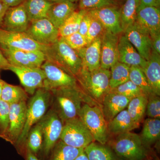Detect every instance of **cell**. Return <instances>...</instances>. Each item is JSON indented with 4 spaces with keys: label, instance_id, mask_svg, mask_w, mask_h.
I'll return each instance as SVG.
<instances>
[{
    "label": "cell",
    "instance_id": "6da1fadb",
    "mask_svg": "<svg viewBox=\"0 0 160 160\" xmlns=\"http://www.w3.org/2000/svg\"><path fill=\"white\" fill-rule=\"evenodd\" d=\"M51 99V92L44 88H40L32 95L27 104L26 123L22 134L15 146L19 154L26 156V142L28 133L31 128L46 114Z\"/></svg>",
    "mask_w": 160,
    "mask_h": 160
},
{
    "label": "cell",
    "instance_id": "7a4b0ae2",
    "mask_svg": "<svg viewBox=\"0 0 160 160\" xmlns=\"http://www.w3.org/2000/svg\"><path fill=\"white\" fill-rule=\"evenodd\" d=\"M53 109L63 123L78 117L86 96L78 86L62 87L50 91Z\"/></svg>",
    "mask_w": 160,
    "mask_h": 160
},
{
    "label": "cell",
    "instance_id": "3957f363",
    "mask_svg": "<svg viewBox=\"0 0 160 160\" xmlns=\"http://www.w3.org/2000/svg\"><path fill=\"white\" fill-rule=\"evenodd\" d=\"M44 53L46 60L75 77L82 67V59L77 52L71 48L62 38H59L53 44L47 46Z\"/></svg>",
    "mask_w": 160,
    "mask_h": 160
},
{
    "label": "cell",
    "instance_id": "277c9868",
    "mask_svg": "<svg viewBox=\"0 0 160 160\" xmlns=\"http://www.w3.org/2000/svg\"><path fill=\"white\" fill-rule=\"evenodd\" d=\"M110 70L100 67L91 71L82 68L75 78L89 96L102 102L103 98L110 90Z\"/></svg>",
    "mask_w": 160,
    "mask_h": 160
},
{
    "label": "cell",
    "instance_id": "5b68a950",
    "mask_svg": "<svg viewBox=\"0 0 160 160\" xmlns=\"http://www.w3.org/2000/svg\"><path fill=\"white\" fill-rule=\"evenodd\" d=\"M109 146L121 159L144 160L148 157V148L142 142L139 135L132 132L118 135Z\"/></svg>",
    "mask_w": 160,
    "mask_h": 160
},
{
    "label": "cell",
    "instance_id": "8992f818",
    "mask_svg": "<svg viewBox=\"0 0 160 160\" xmlns=\"http://www.w3.org/2000/svg\"><path fill=\"white\" fill-rule=\"evenodd\" d=\"M78 117L91 132L95 142L106 145L109 141L108 122L99 106L85 103L80 109Z\"/></svg>",
    "mask_w": 160,
    "mask_h": 160
},
{
    "label": "cell",
    "instance_id": "52a82bcc",
    "mask_svg": "<svg viewBox=\"0 0 160 160\" xmlns=\"http://www.w3.org/2000/svg\"><path fill=\"white\" fill-rule=\"evenodd\" d=\"M60 139L69 146L84 149L95 142L91 132L78 117L64 123Z\"/></svg>",
    "mask_w": 160,
    "mask_h": 160
},
{
    "label": "cell",
    "instance_id": "ba28073f",
    "mask_svg": "<svg viewBox=\"0 0 160 160\" xmlns=\"http://www.w3.org/2000/svg\"><path fill=\"white\" fill-rule=\"evenodd\" d=\"M38 123L43 134V146L41 151L43 157L47 158L56 143L60 140L64 123L52 109L46 112Z\"/></svg>",
    "mask_w": 160,
    "mask_h": 160
},
{
    "label": "cell",
    "instance_id": "9c48e42d",
    "mask_svg": "<svg viewBox=\"0 0 160 160\" xmlns=\"http://www.w3.org/2000/svg\"><path fill=\"white\" fill-rule=\"evenodd\" d=\"M41 68L46 75L43 88L46 90L50 91L62 87L78 86L76 78L49 61L46 60Z\"/></svg>",
    "mask_w": 160,
    "mask_h": 160
},
{
    "label": "cell",
    "instance_id": "30bf717a",
    "mask_svg": "<svg viewBox=\"0 0 160 160\" xmlns=\"http://www.w3.org/2000/svg\"><path fill=\"white\" fill-rule=\"evenodd\" d=\"M0 46L23 50H46V46L35 41L26 32H13L0 28Z\"/></svg>",
    "mask_w": 160,
    "mask_h": 160
},
{
    "label": "cell",
    "instance_id": "8fae6325",
    "mask_svg": "<svg viewBox=\"0 0 160 160\" xmlns=\"http://www.w3.org/2000/svg\"><path fill=\"white\" fill-rule=\"evenodd\" d=\"M8 70L17 76L28 94L32 95L37 89L43 87L46 75L41 67H18L10 65Z\"/></svg>",
    "mask_w": 160,
    "mask_h": 160
},
{
    "label": "cell",
    "instance_id": "7c38bea8",
    "mask_svg": "<svg viewBox=\"0 0 160 160\" xmlns=\"http://www.w3.org/2000/svg\"><path fill=\"white\" fill-rule=\"evenodd\" d=\"M26 32L35 41L45 46L53 44L60 38L58 29L47 18L30 22Z\"/></svg>",
    "mask_w": 160,
    "mask_h": 160
},
{
    "label": "cell",
    "instance_id": "4fadbf2b",
    "mask_svg": "<svg viewBox=\"0 0 160 160\" xmlns=\"http://www.w3.org/2000/svg\"><path fill=\"white\" fill-rule=\"evenodd\" d=\"M26 102L10 105L8 130L4 139L15 146L22 134L26 120Z\"/></svg>",
    "mask_w": 160,
    "mask_h": 160
},
{
    "label": "cell",
    "instance_id": "5bb4252c",
    "mask_svg": "<svg viewBox=\"0 0 160 160\" xmlns=\"http://www.w3.org/2000/svg\"><path fill=\"white\" fill-rule=\"evenodd\" d=\"M133 25L140 31L151 35L160 32V10L154 6L138 8Z\"/></svg>",
    "mask_w": 160,
    "mask_h": 160
},
{
    "label": "cell",
    "instance_id": "9a60e30c",
    "mask_svg": "<svg viewBox=\"0 0 160 160\" xmlns=\"http://www.w3.org/2000/svg\"><path fill=\"white\" fill-rule=\"evenodd\" d=\"M119 35L105 30L101 36V68L109 69L118 62Z\"/></svg>",
    "mask_w": 160,
    "mask_h": 160
},
{
    "label": "cell",
    "instance_id": "2e32d148",
    "mask_svg": "<svg viewBox=\"0 0 160 160\" xmlns=\"http://www.w3.org/2000/svg\"><path fill=\"white\" fill-rule=\"evenodd\" d=\"M87 12L98 20L105 30L117 35L123 32L120 9H118L116 6L88 10Z\"/></svg>",
    "mask_w": 160,
    "mask_h": 160
},
{
    "label": "cell",
    "instance_id": "e0dca14e",
    "mask_svg": "<svg viewBox=\"0 0 160 160\" xmlns=\"http://www.w3.org/2000/svg\"><path fill=\"white\" fill-rule=\"evenodd\" d=\"M30 21L24 4L7 9L1 29L13 32H26Z\"/></svg>",
    "mask_w": 160,
    "mask_h": 160
},
{
    "label": "cell",
    "instance_id": "ac0fdd59",
    "mask_svg": "<svg viewBox=\"0 0 160 160\" xmlns=\"http://www.w3.org/2000/svg\"><path fill=\"white\" fill-rule=\"evenodd\" d=\"M118 62L129 66H138L144 69L147 61L141 56L124 34L119 38Z\"/></svg>",
    "mask_w": 160,
    "mask_h": 160
},
{
    "label": "cell",
    "instance_id": "d6986e66",
    "mask_svg": "<svg viewBox=\"0 0 160 160\" xmlns=\"http://www.w3.org/2000/svg\"><path fill=\"white\" fill-rule=\"evenodd\" d=\"M123 32L141 56L148 61L152 51L149 35L140 31L133 24L127 27Z\"/></svg>",
    "mask_w": 160,
    "mask_h": 160
},
{
    "label": "cell",
    "instance_id": "ffe728a7",
    "mask_svg": "<svg viewBox=\"0 0 160 160\" xmlns=\"http://www.w3.org/2000/svg\"><path fill=\"white\" fill-rule=\"evenodd\" d=\"M76 51L82 59V68L91 71L101 67V37L86 47Z\"/></svg>",
    "mask_w": 160,
    "mask_h": 160
},
{
    "label": "cell",
    "instance_id": "44dd1931",
    "mask_svg": "<svg viewBox=\"0 0 160 160\" xmlns=\"http://www.w3.org/2000/svg\"><path fill=\"white\" fill-rule=\"evenodd\" d=\"M131 99L109 92L103 98L102 112L107 122L126 109Z\"/></svg>",
    "mask_w": 160,
    "mask_h": 160
},
{
    "label": "cell",
    "instance_id": "7402d4cb",
    "mask_svg": "<svg viewBox=\"0 0 160 160\" xmlns=\"http://www.w3.org/2000/svg\"><path fill=\"white\" fill-rule=\"evenodd\" d=\"M78 7L76 3H53L49 8L46 18L58 29L69 16L77 10Z\"/></svg>",
    "mask_w": 160,
    "mask_h": 160
},
{
    "label": "cell",
    "instance_id": "603a6c76",
    "mask_svg": "<svg viewBox=\"0 0 160 160\" xmlns=\"http://www.w3.org/2000/svg\"><path fill=\"white\" fill-rule=\"evenodd\" d=\"M153 94L160 96V55L152 50L142 69Z\"/></svg>",
    "mask_w": 160,
    "mask_h": 160
},
{
    "label": "cell",
    "instance_id": "cb8c5ba5",
    "mask_svg": "<svg viewBox=\"0 0 160 160\" xmlns=\"http://www.w3.org/2000/svg\"><path fill=\"white\" fill-rule=\"evenodd\" d=\"M139 126L133 122L126 109L121 111L108 122L109 134L115 135L131 132Z\"/></svg>",
    "mask_w": 160,
    "mask_h": 160
},
{
    "label": "cell",
    "instance_id": "d4e9b609",
    "mask_svg": "<svg viewBox=\"0 0 160 160\" xmlns=\"http://www.w3.org/2000/svg\"><path fill=\"white\" fill-rule=\"evenodd\" d=\"M139 136L144 146L149 149L160 139V119L149 118L146 119Z\"/></svg>",
    "mask_w": 160,
    "mask_h": 160
},
{
    "label": "cell",
    "instance_id": "484cf974",
    "mask_svg": "<svg viewBox=\"0 0 160 160\" xmlns=\"http://www.w3.org/2000/svg\"><path fill=\"white\" fill-rule=\"evenodd\" d=\"M84 149L69 146L60 139L52 149L47 160H73Z\"/></svg>",
    "mask_w": 160,
    "mask_h": 160
},
{
    "label": "cell",
    "instance_id": "4316f807",
    "mask_svg": "<svg viewBox=\"0 0 160 160\" xmlns=\"http://www.w3.org/2000/svg\"><path fill=\"white\" fill-rule=\"evenodd\" d=\"M52 3L49 0H26L23 4L31 22L46 18Z\"/></svg>",
    "mask_w": 160,
    "mask_h": 160
},
{
    "label": "cell",
    "instance_id": "83f0119b",
    "mask_svg": "<svg viewBox=\"0 0 160 160\" xmlns=\"http://www.w3.org/2000/svg\"><path fill=\"white\" fill-rule=\"evenodd\" d=\"M89 160H119L109 146L94 142L84 149Z\"/></svg>",
    "mask_w": 160,
    "mask_h": 160
},
{
    "label": "cell",
    "instance_id": "f1b7e54d",
    "mask_svg": "<svg viewBox=\"0 0 160 160\" xmlns=\"http://www.w3.org/2000/svg\"><path fill=\"white\" fill-rule=\"evenodd\" d=\"M2 91L1 99L9 105L26 102L28 98V93L25 89L20 86H13L1 80Z\"/></svg>",
    "mask_w": 160,
    "mask_h": 160
},
{
    "label": "cell",
    "instance_id": "f546056e",
    "mask_svg": "<svg viewBox=\"0 0 160 160\" xmlns=\"http://www.w3.org/2000/svg\"><path fill=\"white\" fill-rule=\"evenodd\" d=\"M147 97L145 95L131 99L127 109L128 113L135 123L140 125L146 114Z\"/></svg>",
    "mask_w": 160,
    "mask_h": 160
},
{
    "label": "cell",
    "instance_id": "4dcf8cb0",
    "mask_svg": "<svg viewBox=\"0 0 160 160\" xmlns=\"http://www.w3.org/2000/svg\"><path fill=\"white\" fill-rule=\"evenodd\" d=\"M139 4L140 0H126L120 9L121 24L123 32L134 23Z\"/></svg>",
    "mask_w": 160,
    "mask_h": 160
},
{
    "label": "cell",
    "instance_id": "1f68e13d",
    "mask_svg": "<svg viewBox=\"0 0 160 160\" xmlns=\"http://www.w3.org/2000/svg\"><path fill=\"white\" fill-rule=\"evenodd\" d=\"M87 10L73 12L58 29L60 38H64L78 31L80 22Z\"/></svg>",
    "mask_w": 160,
    "mask_h": 160
},
{
    "label": "cell",
    "instance_id": "d6a6232c",
    "mask_svg": "<svg viewBox=\"0 0 160 160\" xmlns=\"http://www.w3.org/2000/svg\"><path fill=\"white\" fill-rule=\"evenodd\" d=\"M0 49L9 64L18 67H34L29 62L25 51L0 46Z\"/></svg>",
    "mask_w": 160,
    "mask_h": 160
},
{
    "label": "cell",
    "instance_id": "836d02e7",
    "mask_svg": "<svg viewBox=\"0 0 160 160\" xmlns=\"http://www.w3.org/2000/svg\"><path fill=\"white\" fill-rule=\"evenodd\" d=\"M130 66L118 62L110 68V89L115 88L129 80Z\"/></svg>",
    "mask_w": 160,
    "mask_h": 160
},
{
    "label": "cell",
    "instance_id": "e575fe53",
    "mask_svg": "<svg viewBox=\"0 0 160 160\" xmlns=\"http://www.w3.org/2000/svg\"><path fill=\"white\" fill-rule=\"evenodd\" d=\"M129 80L138 86L143 94L148 98L153 94L143 69L138 66H131L129 69Z\"/></svg>",
    "mask_w": 160,
    "mask_h": 160
},
{
    "label": "cell",
    "instance_id": "d590c367",
    "mask_svg": "<svg viewBox=\"0 0 160 160\" xmlns=\"http://www.w3.org/2000/svg\"><path fill=\"white\" fill-rule=\"evenodd\" d=\"M43 137L41 127L38 123L30 129L26 139V145L28 149L37 156L42 148Z\"/></svg>",
    "mask_w": 160,
    "mask_h": 160
},
{
    "label": "cell",
    "instance_id": "8d00e7d4",
    "mask_svg": "<svg viewBox=\"0 0 160 160\" xmlns=\"http://www.w3.org/2000/svg\"><path fill=\"white\" fill-rule=\"evenodd\" d=\"M109 92L122 95L131 99L139 96L144 95L141 89L129 80L120 86L110 89Z\"/></svg>",
    "mask_w": 160,
    "mask_h": 160
},
{
    "label": "cell",
    "instance_id": "74e56055",
    "mask_svg": "<svg viewBox=\"0 0 160 160\" xmlns=\"http://www.w3.org/2000/svg\"><path fill=\"white\" fill-rule=\"evenodd\" d=\"M79 9L90 10L100 9L107 6H116L114 0H78Z\"/></svg>",
    "mask_w": 160,
    "mask_h": 160
},
{
    "label": "cell",
    "instance_id": "f35d334b",
    "mask_svg": "<svg viewBox=\"0 0 160 160\" xmlns=\"http://www.w3.org/2000/svg\"><path fill=\"white\" fill-rule=\"evenodd\" d=\"M146 114L148 118L160 119V98L154 94L147 98Z\"/></svg>",
    "mask_w": 160,
    "mask_h": 160
},
{
    "label": "cell",
    "instance_id": "ab89813d",
    "mask_svg": "<svg viewBox=\"0 0 160 160\" xmlns=\"http://www.w3.org/2000/svg\"><path fill=\"white\" fill-rule=\"evenodd\" d=\"M10 105L0 99V137L4 139L8 130Z\"/></svg>",
    "mask_w": 160,
    "mask_h": 160
},
{
    "label": "cell",
    "instance_id": "60d3db41",
    "mask_svg": "<svg viewBox=\"0 0 160 160\" xmlns=\"http://www.w3.org/2000/svg\"><path fill=\"white\" fill-rule=\"evenodd\" d=\"M89 15L90 17V24L86 37L88 45L98 38L101 37L105 30L98 20Z\"/></svg>",
    "mask_w": 160,
    "mask_h": 160
},
{
    "label": "cell",
    "instance_id": "b9f144b4",
    "mask_svg": "<svg viewBox=\"0 0 160 160\" xmlns=\"http://www.w3.org/2000/svg\"><path fill=\"white\" fill-rule=\"evenodd\" d=\"M62 38L71 48L75 50L82 49L88 45L87 39L78 32Z\"/></svg>",
    "mask_w": 160,
    "mask_h": 160
},
{
    "label": "cell",
    "instance_id": "7bdbcfd3",
    "mask_svg": "<svg viewBox=\"0 0 160 160\" xmlns=\"http://www.w3.org/2000/svg\"><path fill=\"white\" fill-rule=\"evenodd\" d=\"M29 62L34 67L40 68L46 60L44 52L40 50L25 51Z\"/></svg>",
    "mask_w": 160,
    "mask_h": 160
},
{
    "label": "cell",
    "instance_id": "ee69618b",
    "mask_svg": "<svg viewBox=\"0 0 160 160\" xmlns=\"http://www.w3.org/2000/svg\"><path fill=\"white\" fill-rule=\"evenodd\" d=\"M90 24V17L89 14L86 12L85 15L83 16L81 22H80L79 28L78 32L82 35L83 36L86 38L87 33L89 30Z\"/></svg>",
    "mask_w": 160,
    "mask_h": 160
},
{
    "label": "cell",
    "instance_id": "f6af8a7d",
    "mask_svg": "<svg viewBox=\"0 0 160 160\" xmlns=\"http://www.w3.org/2000/svg\"><path fill=\"white\" fill-rule=\"evenodd\" d=\"M152 50L160 55V32L149 35Z\"/></svg>",
    "mask_w": 160,
    "mask_h": 160
},
{
    "label": "cell",
    "instance_id": "bcb514c9",
    "mask_svg": "<svg viewBox=\"0 0 160 160\" xmlns=\"http://www.w3.org/2000/svg\"><path fill=\"white\" fill-rule=\"evenodd\" d=\"M160 3V0H140L138 8L146 6H154L159 8Z\"/></svg>",
    "mask_w": 160,
    "mask_h": 160
},
{
    "label": "cell",
    "instance_id": "7dc6e473",
    "mask_svg": "<svg viewBox=\"0 0 160 160\" xmlns=\"http://www.w3.org/2000/svg\"><path fill=\"white\" fill-rule=\"evenodd\" d=\"M10 64L0 49V71L2 70H8Z\"/></svg>",
    "mask_w": 160,
    "mask_h": 160
},
{
    "label": "cell",
    "instance_id": "c3c4849f",
    "mask_svg": "<svg viewBox=\"0 0 160 160\" xmlns=\"http://www.w3.org/2000/svg\"><path fill=\"white\" fill-rule=\"evenodd\" d=\"M26 0H1L3 4L9 7H14L23 4Z\"/></svg>",
    "mask_w": 160,
    "mask_h": 160
},
{
    "label": "cell",
    "instance_id": "681fc988",
    "mask_svg": "<svg viewBox=\"0 0 160 160\" xmlns=\"http://www.w3.org/2000/svg\"><path fill=\"white\" fill-rule=\"evenodd\" d=\"M9 7L0 2V28H2V25L5 15Z\"/></svg>",
    "mask_w": 160,
    "mask_h": 160
},
{
    "label": "cell",
    "instance_id": "f907efd6",
    "mask_svg": "<svg viewBox=\"0 0 160 160\" xmlns=\"http://www.w3.org/2000/svg\"><path fill=\"white\" fill-rule=\"evenodd\" d=\"M26 160H41L34 153H32L29 149H27L26 156Z\"/></svg>",
    "mask_w": 160,
    "mask_h": 160
},
{
    "label": "cell",
    "instance_id": "816d5d0a",
    "mask_svg": "<svg viewBox=\"0 0 160 160\" xmlns=\"http://www.w3.org/2000/svg\"><path fill=\"white\" fill-rule=\"evenodd\" d=\"M73 160H89V159H88V158L84 150V151L82 152L77 157Z\"/></svg>",
    "mask_w": 160,
    "mask_h": 160
},
{
    "label": "cell",
    "instance_id": "f5cc1de1",
    "mask_svg": "<svg viewBox=\"0 0 160 160\" xmlns=\"http://www.w3.org/2000/svg\"><path fill=\"white\" fill-rule=\"evenodd\" d=\"M52 3L64 2H70L76 3L78 0H49Z\"/></svg>",
    "mask_w": 160,
    "mask_h": 160
},
{
    "label": "cell",
    "instance_id": "db71d44e",
    "mask_svg": "<svg viewBox=\"0 0 160 160\" xmlns=\"http://www.w3.org/2000/svg\"><path fill=\"white\" fill-rule=\"evenodd\" d=\"M2 83L1 79H0V99H1V94H2Z\"/></svg>",
    "mask_w": 160,
    "mask_h": 160
},
{
    "label": "cell",
    "instance_id": "11a10c76",
    "mask_svg": "<svg viewBox=\"0 0 160 160\" xmlns=\"http://www.w3.org/2000/svg\"><path fill=\"white\" fill-rule=\"evenodd\" d=\"M116 1H118V2H120V1H123V0H116Z\"/></svg>",
    "mask_w": 160,
    "mask_h": 160
},
{
    "label": "cell",
    "instance_id": "9f6ffc18",
    "mask_svg": "<svg viewBox=\"0 0 160 160\" xmlns=\"http://www.w3.org/2000/svg\"><path fill=\"white\" fill-rule=\"evenodd\" d=\"M0 2H1V0H0Z\"/></svg>",
    "mask_w": 160,
    "mask_h": 160
},
{
    "label": "cell",
    "instance_id": "6f0895ef",
    "mask_svg": "<svg viewBox=\"0 0 160 160\" xmlns=\"http://www.w3.org/2000/svg\"></svg>",
    "mask_w": 160,
    "mask_h": 160
}]
</instances>
